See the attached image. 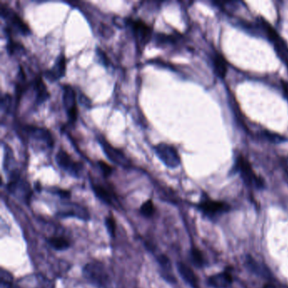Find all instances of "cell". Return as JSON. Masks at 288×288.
Instances as JSON below:
<instances>
[{
    "label": "cell",
    "instance_id": "obj_28",
    "mask_svg": "<svg viewBox=\"0 0 288 288\" xmlns=\"http://www.w3.org/2000/svg\"><path fill=\"white\" fill-rule=\"evenodd\" d=\"M97 52H98V57H100V60L103 62V65H108V60H107V56H106V54L103 52V51L98 48V49H97Z\"/></svg>",
    "mask_w": 288,
    "mask_h": 288
},
{
    "label": "cell",
    "instance_id": "obj_25",
    "mask_svg": "<svg viewBox=\"0 0 288 288\" xmlns=\"http://www.w3.org/2000/svg\"><path fill=\"white\" fill-rule=\"evenodd\" d=\"M22 48V45L20 43H15L14 41L10 39V42H9V44L7 46L8 52L13 54V53H15L17 51H21Z\"/></svg>",
    "mask_w": 288,
    "mask_h": 288
},
{
    "label": "cell",
    "instance_id": "obj_7",
    "mask_svg": "<svg viewBox=\"0 0 288 288\" xmlns=\"http://www.w3.org/2000/svg\"><path fill=\"white\" fill-rule=\"evenodd\" d=\"M56 162L59 167L61 169L65 170L68 174L71 176L78 178L81 175V171L82 170V164L75 162L69 153L66 152L65 150L60 149L56 154Z\"/></svg>",
    "mask_w": 288,
    "mask_h": 288
},
{
    "label": "cell",
    "instance_id": "obj_15",
    "mask_svg": "<svg viewBox=\"0 0 288 288\" xmlns=\"http://www.w3.org/2000/svg\"><path fill=\"white\" fill-rule=\"evenodd\" d=\"M178 271L179 274L182 276V278L187 282L192 288H199V280L197 276L195 274L193 270L190 267H188L187 264L182 262H179L177 264Z\"/></svg>",
    "mask_w": 288,
    "mask_h": 288
},
{
    "label": "cell",
    "instance_id": "obj_13",
    "mask_svg": "<svg viewBox=\"0 0 288 288\" xmlns=\"http://www.w3.org/2000/svg\"><path fill=\"white\" fill-rule=\"evenodd\" d=\"M25 129H26V133L35 140L43 141L50 147L53 146V138L48 129L35 126H26Z\"/></svg>",
    "mask_w": 288,
    "mask_h": 288
},
{
    "label": "cell",
    "instance_id": "obj_26",
    "mask_svg": "<svg viewBox=\"0 0 288 288\" xmlns=\"http://www.w3.org/2000/svg\"><path fill=\"white\" fill-rule=\"evenodd\" d=\"M36 281H37V283H36V288H54L50 281L43 279V277H39L36 279Z\"/></svg>",
    "mask_w": 288,
    "mask_h": 288
},
{
    "label": "cell",
    "instance_id": "obj_5",
    "mask_svg": "<svg viewBox=\"0 0 288 288\" xmlns=\"http://www.w3.org/2000/svg\"><path fill=\"white\" fill-rule=\"evenodd\" d=\"M155 152L159 159L170 168H176L180 165V157L176 149L166 143H160L155 146Z\"/></svg>",
    "mask_w": 288,
    "mask_h": 288
},
{
    "label": "cell",
    "instance_id": "obj_10",
    "mask_svg": "<svg viewBox=\"0 0 288 288\" xmlns=\"http://www.w3.org/2000/svg\"><path fill=\"white\" fill-rule=\"evenodd\" d=\"M99 143L103 147V151L107 157L109 158L112 162L116 164L124 167H129L130 165L129 160L127 158L126 156L124 155V152L121 150L113 147L106 139L103 138V136H100L99 138Z\"/></svg>",
    "mask_w": 288,
    "mask_h": 288
},
{
    "label": "cell",
    "instance_id": "obj_17",
    "mask_svg": "<svg viewBox=\"0 0 288 288\" xmlns=\"http://www.w3.org/2000/svg\"><path fill=\"white\" fill-rule=\"evenodd\" d=\"M33 86L36 94V103L37 104L44 103L49 98V93L42 77H36V80L34 81Z\"/></svg>",
    "mask_w": 288,
    "mask_h": 288
},
{
    "label": "cell",
    "instance_id": "obj_22",
    "mask_svg": "<svg viewBox=\"0 0 288 288\" xmlns=\"http://www.w3.org/2000/svg\"><path fill=\"white\" fill-rule=\"evenodd\" d=\"M106 226L108 234L111 237H114L116 234V222H115L114 218L112 217H107L105 221Z\"/></svg>",
    "mask_w": 288,
    "mask_h": 288
},
{
    "label": "cell",
    "instance_id": "obj_6",
    "mask_svg": "<svg viewBox=\"0 0 288 288\" xmlns=\"http://www.w3.org/2000/svg\"><path fill=\"white\" fill-rule=\"evenodd\" d=\"M63 103L69 122L74 124L78 117V107L75 91L69 85H65L63 87Z\"/></svg>",
    "mask_w": 288,
    "mask_h": 288
},
{
    "label": "cell",
    "instance_id": "obj_16",
    "mask_svg": "<svg viewBox=\"0 0 288 288\" xmlns=\"http://www.w3.org/2000/svg\"><path fill=\"white\" fill-rule=\"evenodd\" d=\"M214 73L217 77L221 79L225 78L227 73V62L226 59L219 52H217L212 60Z\"/></svg>",
    "mask_w": 288,
    "mask_h": 288
},
{
    "label": "cell",
    "instance_id": "obj_14",
    "mask_svg": "<svg viewBox=\"0 0 288 288\" xmlns=\"http://www.w3.org/2000/svg\"><path fill=\"white\" fill-rule=\"evenodd\" d=\"M208 281H209V285L213 287L227 288L233 283L234 276L228 271H225V272L210 276Z\"/></svg>",
    "mask_w": 288,
    "mask_h": 288
},
{
    "label": "cell",
    "instance_id": "obj_12",
    "mask_svg": "<svg viewBox=\"0 0 288 288\" xmlns=\"http://www.w3.org/2000/svg\"><path fill=\"white\" fill-rule=\"evenodd\" d=\"M65 72H66V60L65 55L60 54L57 57L52 69L45 72V76L52 82L65 76Z\"/></svg>",
    "mask_w": 288,
    "mask_h": 288
},
{
    "label": "cell",
    "instance_id": "obj_19",
    "mask_svg": "<svg viewBox=\"0 0 288 288\" xmlns=\"http://www.w3.org/2000/svg\"><path fill=\"white\" fill-rule=\"evenodd\" d=\"M48 243L52 248L59 251L67 249L70 246L69 241L64 237H52L48 239Z\"/></svg>",
    "mask_w": 288,
    "mask_h": 288
},
{
    "label": "cell",
    "instance_id": "obj_18",
    "mask_svg": "<svg viewBox=\"0 0 288 288\" xmlns=\"http://www.w3.org/2000/svg\"><path fill=\"white\" fill-rule=\"evenodd\" d=\"M92 188L97 197L99 198L101 200H103V202L106 203L107 205H112L113 200H114V196L109 189L105 188L103 185L93 183Z\"/></svg>",
    "mask_w": 288,
    "mask_h": 288
},
{
    "label": "cell",
    "instance_id": "obj_24",
    "mask_svg": "<svg viewBox=\"0 0 288 288\" xmlns=\"http://www.w3.org/2000/svg\"><path fill=\"white\" fill-rule=\"evenodd\" d=\"M98 165H99V167L100 169L103 171V174L104 177H109L111 174H112L113 171V168L111 167L109 164H107V162H105L104 161H99L98 162Z\"/></svg>",
    "mask_w": 288,
    "mask_h": 288
},
{
    "label": "cell",
    "instance_id": "obj_9",
    "mask_svg": "<svg viewBox=\"0 0 288 288\" xmlns=\"http://www.w3.org/2000/svg\"><path fill=\"white\" fill-rule=\"evenodd\" d=\"M1 14L2 16L7 20L9 22V26H8V33H10L12 30L18 31L22 35H28L30 33V29L28 26L22 21V18L13 12L12 10H10L9 8L2 6L1 8Z\"/></svg>",
    "mask_w": 288,
    "mask_h": 288
},
{
    "label": "cell",
    "instance_id": "obj_21",
    "mask_svg": "<svg viewBox=\"0 0 288 288\" xmlns=\"http://www.w3.org/2000/svg\"><path fill=\"white\" fill-rule=\"evenodd\" d=\"M155 205L153 204L152 200H148L143 205H141V213L143 217L150 218L155 213Z\"/></svg>",
    "mask_w": 288,
    "mask_h": 288
},
{
    "label": "cell",
    "instance_id": "obj_8",
    "mask_svg": "<svg viewBox=\"0 0 288 288\" xmlns=\"http://www.w3.org/2000/svg\"><path fill=\"white\" fill-rule=\"evenodd\" d=\"M8 190L16 197L26 200V202L30 200L31 196V190L29 183L21 179L19 174L15 172L12 174L10 183H8Z\"/></svg>",
    "mask_w": 288,
    "mask_h": 288
},
{
    "label": "cell",
    "instance_id": "obj_3",
    "mask_svg": "<svg viewBox=\"0 0 288 288\" xmlns=\"http://www.w3.org/2000/svg\"><path fill=\"white\" fill-rule=\"evenodd\" d=\"M236 169L240 174L242 179L247 185L254 188H264V183L263 179L256 174L255 170L253 169L248 159L242 155H239L236 161Z\"/></svg>",
    "mask_w": 288,
    "mask_h": 288
},
{
    "label": "cell",
    "instance_id": "obj_20",
    "mask_svg": "<svg viewBox=\"0 0 288 288\" xmlns=\"http://www.w3.org/2000/svg\"><path fill=\"white\" fill-rule=\"evenodd\" d=\"M190 257L194 265L197 268H202L206 264L205 256L203 255V253L198 248H192L190 251Z\"/></svg>",
    "mask_w": 288,
    "mask_h": 288
},
{
    "label": "cell",
    "instance_id": "obj_11",
    "mask_svg": "<svg viewBox=\"0 0 288 288\" xmlns=\"http://www.w3.org/2000/svg\"><path fill=\"white\" fill-rule=\"evenodd\" d=\"M129 23L138 45L144 48L152 36V29L141 20H132Z\"/></svg>",
    "mask_w": 288,
    "mask_h": 288
},
{
    "label": "cell",
    "instance_id": "obj_27",
    "mask_svg": "<svg viewBox=\"0 0 288 288\" xmlns=\"http://www.w3.org/2000/svg\"><path fill=\"white\" fill-rule=\"evenodd\" d=\"M265 137L271 141H274V142H280V141H283L284 138L281 136L276 135L275 136L274 133H270L269 132H265Z\"/></svg>",
    "mask_w": 288,
    "mask_h": 288
},
{
    "label": "cell",
    "instance_id": "obj_1",
    "mask_svg": "<svg viewBox=\"0 0 288 288\" xmlns=\"http://www.w3.org/2000/svg\"><path fill=\"white\" fill-rule=\"evenodd\" d=\"M258 24L264 31L270 42L274 46L275 51L281 61L288 67V45L282 37L279 35L276 29L264 20L263 17H258Z\"/></svg>",
    "mask_w": 288,
    "mask_h": 288
},
{
    "label": "cell",
    "instance_id": "obj_4",
    "mask_svg": "<svg viewBox=\"0 0 288 288\" xmlns=\"http://www.w3.org/2000/svg\"><path fill=\"white\" fill-rule=\"evenodd\" d=\"M198 207L205 217L210 220L219 218L222 215L230 209V205L227 203L212 200L208 197L202 199Z\"/></svg>",
    "mask_w": 288,
    "mask_h": 288
},
{
    "label": "cell",
    "instance_id": "obj_2",
    "mask_svg": "<svg viewBox=\"0 0 288 288\" xmlns=\"http://www.w3.org/2000/svg\"><path fill=\"white\" fill-rule=\"evenodd\" d=\"M85 278L98 288L109 287L110 279L107 270L100 262H91L84 267Z\"/></svg>",
    "mask_w": 288,
    "mask_h": 288
},
{
    "label": "cell",
    "instance_id": "obj_23",
    "mask_svg": "<svg viewBox=\"0 0 288 288\" xmlns=\"http://www.w3.org/2000/svg\"><path fill=\"white\" fill-rule=\"evenodd\" d=\"M12 97L10 95V94H5V95H3L2 98V108L6 111V112H10V110L11 109L10 107L12 106Z\"/></svg>",
    "mask_w": 288,
    "mask_h": 288
}]
</instances>
